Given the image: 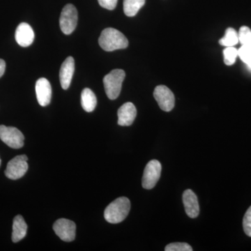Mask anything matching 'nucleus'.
Wrapping results in <instances>:
<instances>
[{
    "instance_id": "nucleus-1",
    "label": "nucleus",
    "mask_w": 251,
    "mask_h": 251,
    "mask_svg": "<svg viewBox=\"0 0 251 251\" xmlns=\"http://www.w3.org/2000/svg\"><path fill=\"white\" fill-rule=\"evenodd\" d=\"M99 44L107 52L126 49L128 41L123 34L114 28L103 29L99 39Z\"/></svg>"
},
{
    "instance_id": "nucleus-2",
    "label": "nucleus",
    "mask_w": 251,
    "mask_h": 251,
    "mask_svg": "<svg viewBox=\"0 0 251 251\" xmlns=\"http://www.w3.org/2000/svg\"><path fill=\"white\" fill-rule=\"evenodd\" d=\"M130 209L128 198L120 197L110 203L104 211L105 221L112 224H120L127 217Z\"/></svg>"
},
{
    "instance_id": "nucleus-3",
    "label": "nucleus",
    "mask_w": 251,
    "mask_h": 251,
    "mask_svg": "<svg viewBox=\"0 0 251 251\" xmlns=\"http://www.w3.org/2000/svg\"><path fill=\"white\" fill-rule=\"evenodd\" d=\"M125 76V71L115 69L104 77L103 84L105 93L110 100H115L118 98Z\"/></svg>"
},
{
    "instance_id": "nucleus-4",
    "label": "nucleus",
    "mask_w": 251,
    "mask_h": 251,
    "mask_svg": "<svg viewBox=\"0 0 251 251\" xmlns=\"http://www.w3.org/2000/svg\"><path fill=\"white\" fill-rule=\"evenodd\" d=\"M0 139L13 149L22 148L24 145V135L16 127L0 125Z\"/></svg>"
},
{
    "instance_id": "nucleus-5",
    "label": "nucleus",
    "mask_w": 251,
    "mask_h": 251,
    "mask_svg": "<svg viewBox=\"0 0 251 251\" xmlns=\"http://www.w3.org/2000/svg\"><path fill=\"white\" fill-rule=\"evenodd\" d=\"M77 23V11L73 4L64 6L59 18V25L64 34L69 35L75 30Z\"/></svg>"
},
{
    "instance_id": "nucleus-6",
    "label": "nucleus",
    "mask_w": 251,
    "mask_h": 251,
    "mask_svg": "<svg viewBox=\"0 0 251 251\" xmlns=\"http://www.w3.org/2000/svg\"><path fill=\"white\" fill-rule=\"evenodd\" d=\"M27 161L28 158L26 155H20L11 159L5 170L6 177L12 180L23 177L28 170Z\"/></svg>"
},
{
    "instance_id": "nucleus-7",
    "label": "nucleus",
    "mask_w": 251,
    "mask_h": 251,
    "mask_svg": "<svg viewBox=\"0 0 251 251\" xmlns=\"http://www.w3.org/2000/svg\"><path fill=\"white\" fill-rule=\"evenodd\" d=\"M162 167L161 163L157 160H151L145 167L142 185L145 189H151L156 186L161 177Z\"/></svg>"
},
{
    "instance_id": "nucleus-8",
    "label": "nucleus",
    "mask_w": 251,
    "mask_h": 251,
    "mask_svg": "<svg viewBox=\"0 0 251 251\" xmlns=\"http://www.w3.org/2000/svg\"><path fill=\"white\" fill-rule=\"evenodd\" d=\"M53 229L55 234L64 242H71L75 239L76 226L70 220H57L53 225Z\"/></svg>"
},
{
    "instance_id": "nucleus-9",
    "label": "nucleus",
    "mask_w": 251,
    "mask_h": 251,
    "mask_svg": "<svg viewBox=\"0 0 251 251\" xmlns=\"http://www.w3.org/2000/svg\"><path fill=\"white\" fill-rule=\"evenodd\" d=\"M153 97L160 108L165 112H170L175 107V96L172 91L165 85H158L155 88Z\"/></svg>"
},
{
    "instance_id": "nucleus-10",
    "label": "nucleus",
    "mask_w": 251,
    "mask_h": 251,
    "mask_svg": "<svg viewBox=\"0 0 251 251\" xmlns=\"http://www.w3.org/2000/svg\"><path fill=\"white\" fill-rule=\"evenodd\" d=\"M36 94L38 102L43 107L47 106L50 103L52 88L49 80L41 77L36 81Z\"/></svg>"
},
{
    "instance_id": "nucleus-11",
    "label": "nucleus",
    "mask_w": 251,
    "mask_h": 251,
    "mask_svg": "<svg viewBox=\"0 0 251 251\" xmlns=\"http://www.w3.org/2000/svg\"><path fill=\"white\" fill-rule=\"evenodd\" d=\"M183 202L186 214L191 219H196L200 214V206L197 196L192 190L187 189L183 193Z\"/></svg>"
},
{
    "instance_id": "nucleus-12",
    "label": "nucleus",
    "mask_w": 251,
    "mask_h": 251,
    "mask_svg": "<svg viewBox=\"0 0 251 251\" xmlns=\"http://www.w3.org/2000/svg\"><path fill=\"white\" fill-rule=\"evenodd\" d=\"M15 38L18 45L22 47H28L34 41V30L27 23H21L16 28Z\"/></svg>"
},
{
    "instance_id": "nucleus-13",
    "label": "nucleus",
    "mask_w": 251,
    "mask_h": 251,
    "mask_svg": "<svg viewBox=\"0 0 251 251\" xmlns=\"http://www.w3.org/2000/svg\"><path fill=\"white\" fill-rule=\"evenodd\" d=\"M75 71V61L72 57H68L62 63L59 72V79L63 90H67L72 82Z\"/></svg>"
},
{
    "instance_id": "nucleus-14",
    "label": "nucleus",
    "mask_w": 251,
    "mask_h": 251,
    "mask_svg": "<svg viewBox=\"0 0 251 251\" xmlns=\"http://www.w3.org/2000/svg\"><path fill=\"white\" fill-rule=\"evenodd\" d=\"M117 115H118V125L122 126H128L133 123L136 117V108L133 103L127 102L119 109Z\"/></svg>"
},
{
    "instance_id": "nucleus-15",
    "label": "nucleus",
    "mask_w": 251,
    "mask_h": 251,
    "mask_svg": "<svg viewBox=\"0 0 251 251\" xmlns=\"http://www.w3.org/2000/svg\"><path fill=\"white\" fill-rule=\"evenodd\" d=\"M27 225L22 216L18 215L14 218L13 223L12 241L17 243L22 240L27 234Z\"/></svg>"
},
{
    "instance_id": "nucleus-16",
    "label": "nucleus",
    "mask_w": 251,
    "mask_h": 251,
    "mask_svg": "<svg viewBox=\"0 0 251 251\" xmlns=\"http://www.w3.org/2000/svg\"><path fill=\"white\" fill-rule=\"evenodd\" d=\"M81 104L82 108L86 112L94 111L97 104V99L95 94L90 89L85 88L81 94Z\"/></svg>"
},
{
    "instance_id": "nucleus-17",
    "label": "nucleus",
    "mask_w": 251,
    "mask_h": 251,
    "mask_svg": "<svg viewBox=\"0 0 251 251\" xmlns=\"http://www.w3.org/2000/svg\"><path fill=\"white\" fill-rule=\"evenodd\" d=\"M145 4V0H124V11L126 16L133 17Z\"/></svg>"
},
{
    "instance_id": "nucleus-18",
    "label": "nucleus",
    "mask_w": 251,
    "mask_h": 251,
    "mask_svg": "<svg viewBox=\"0 0 251 251\" xmlns=\"http://www.w3.org/2000/svg\"><path fill=\"white\" fill-rule=\"evenodd\" d=\"M238 42H239L238 33L235 29L231 27L226 29L224 37L219 40L220 45L226 46V47H233L237 45Z\"/></svg>"
},
{
    "instance_id": "nucleus-19",
    "label": "nucleus",
    "mask_w": 251,
    "mask_h": 251,
    "mask_svg": "<svg viewBox=\"0 0 251 251\" xmlns=\"http://www.w3.org/2000/svg\"><path fill=\"white\" fill-rule=\"evenodd\" d=\"M238 56L251 71V45L242 46L238 50Z\"/></svg>"
},
{
    "instance_id": "nucleus-20",
    "label": "nucleus",
    "mask_w": 251,
    "mask_h": 251,
    "mask_svg": "<svg viewBox=\"0 0 251 251\" xmlns=\"http://www.w3.org/2000/svg\"><path fill=\"white\" fill-rule=\"evenodd\" d=\"M224 62L226 65L231 66L234 64L238 57V50L234 47H226L224 50Z\"/></svg>"
},
{
    "instance_id": "nucleus-21",
    "label": "nucleus",
    "mask_w": 251,
    "mask_h": 251,
    "mask_svg": "<svg viewBox=\"0 0 251 251\" xmlns=\"http://www.w3.org/2000/svg\"><path fill=\"white\" fill-rule=\"evenodd\" d=\"M239 41L242 46L251 45V29L247 26H243L239 29Z\"/></svg>"
},
{
    "instance_id": "nucleus-22",
    "label": "nucleus",
    "mask_w": 251,
    "mask_h": 251,
    "mask_svg": "<svg viewBox=\"0 0 251 251\" xmlns=\"http://www.w3.org/2000/svg\"><path fill=\"white\" fill-rule=\"evenodd\" d=\"M166 251H192L193 249L187 243H171L166 246Z\"/></svg>"
},
{
    "instance_id": "nucleus-23",
    "label": "nucleus",
    "mask_w": 251,
    "mask_h": 251,
    "mask_svg": "<svg viewBox=\"0 0 251 251\" xmlns=\"http://www.w3.org/2000/svg\"><path fill=\"white\" fill-rule=\"evenodd\" d=\"M243 227L245 234L251 237V206L244 215V220H243Z\"/></svg>"
},
{
    "instance_id": "nucleus-24",
    "label": "nucleus",
    "mask_w": 251,
    "mask_h": 251,
    "mask_svg": "<svg viewBox=\"0 0 251 251\" xmlns=\"http://www.w3.org/2000/svg\"><path fill=\"white\" fill-rule=\"evenodd\" d=\"M118 0H98L101 7L108 10H113L116 7Z\"/></svg>"
},
{
    "instance_id": "nucleus-25",
    "label": "nucleus",
    "mask_w": 251,
    "mask_h": 251,
    "mask_svg": "<svg viewBox=\"0 0 251 251\" xmlns=\"http://www.w3.org/2000/svg\"><path fill=\"white\" fill-rule=\"evenodd\" d=\"M6 69V62L4 59H0V77L4 75Z\"/></svg>"
},
{
    "instance_id": "nucleus-26",
    "label": "nucleus",
    "mask_w": 251,
    "mask_h": 251,
    "mask_svg": "<svg viewBox=\"0 0 251 251\" xmlns=\"http://www.w3.org/2000/svg\"><path fill=\"white\" fill-rule=\"evenodd\" d=\"M1 158H0V166H1Z\"/></svg>"
}]
</instances>
